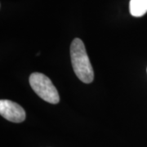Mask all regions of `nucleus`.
<instances>
[{
	"instance_id": "1",
	"label": "nucleus",
	"mask_w": 147,
	"mask_h": 147,
	"mask_svg": "<svg viewBox=\"0 0 147 147\" xmlns=\"http://www.w3.org/2000/svg\"><path fill=\"white\" fill-rule=\"evenodd\" d=\"M70 57L74 71L84 84H90L94 79V72L91 65L84 42L74 38L70 45Z\"/></svg>"
},
{
	"instance_id": "2",
	"label": "nucleus",
	"mask_w": 147,
	"mask_h": 147,
	"mask_svg": "<svg viewBox=\"0 0 147 147\" xmlns=\"http://www.w3.org/2000/svg\"><path fill=\"white\" fill-rule=\"evenodd\" d=\"M30 84L32 89L40 98L51 104H57L60 96L51 79L41 73H33L30 76Z\"/></svg>"
},
{
	"instance_id": "3",
	"label": "nucleus",
	"mask_w": 147,
	"mask_h": 147,
	"mask_svg": "<svg viewBox=\"0 0 147 147\" xmlns=\"http://www.w3.org/2000/svg\"><path fill=\"white\" fill-rule=\"evenodd\" d=\"M0 115L13 123H21L26 119V111L17 103L10 100H0Z\"/></svg>"
},
{
	"instance_id": "4",
	"label": "nucleus",
	"mask_w": 147,
	"mask_h": 147,
	"mask_svg": "<svg viewBox=\"0 0 147 147\" xmlns=\"http://www.w3.org/2000/svg\"><path fill=\"white\" fill-rule=\"evenodd\" d=\"M129 11L131 16L141 17L147 12V0H131Z\"/></svg>"
}]
</instances>
